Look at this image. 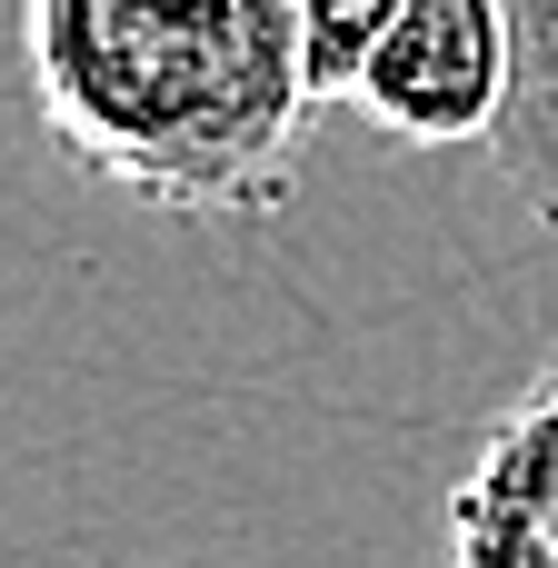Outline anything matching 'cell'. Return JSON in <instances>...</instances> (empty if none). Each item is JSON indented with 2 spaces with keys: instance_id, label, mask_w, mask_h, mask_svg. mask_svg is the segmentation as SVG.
I'll list each match as a JSON object with an SVG mask.
<instances>
[{
  "instance_id": "obj_1",
  "label": "cell",
  "mask_w": 558,
  "mask_h": 568,
  "mask_svg": "<svg viewBox=\"0 0 558 568\" xmlns=\"http://www.w3.org/2000/svg\"><path fill=\"white\" fill-rule=\"evenodd\" d=\"M20 60L60 160L170 220L280 210L319 120L300 0H20Z\"/></svg>"
},
{
  "instance_id": "obj_2",
  "label": "cell",
  "mask_w": 558,
  "mask_h": 568,
  "mask_svg": "<svg viewBox=\"0 0 558 568\" xmlns=\"http://www.w3.org/2000/svg\"><path fill=\"white\" fill-rule=\"evenodd\" d=\"M509 80H519V20H509V0H399L389 40L359 70V110L389 140L459 150V140L499 130Z\"/></svg>"
},
{
  "instance_id": "obj_3",
  "label": "cell",
  "mask_w": 558,
  "mask_h": 568,
  "mask_svg": "<svg viewBox=\"0 0 558 568\" xmlns=\"http://www.w3.org/2000/svg\"><path fill=\"white\" fill-rule=\"evenodd\" d=\"M449 568H558V349L479 429V459L449 489Z\"/></svg>"
},
{
  "instance_id": "obj_4",
  "label": "cell",
  "mask_w": 558,
  "mask_h": 568,
  "mask_svg": "<svg viewBox=\"0 0 558 568\" xmlns=\"http://www.w3.org/2000/svg\"><path fill=\"white\" fill-rule=\"evenodd\" d=\"M509 20H519V80H509L489 150L509 190L539 210V230H558V0H509Z\"/></svg>"
},
{
  "instance_id": "obj_5",
  "label": "cell",
  "mask_w": 558,
  "mask_h": 568,
  "mask_svg": "<svg viewBox=\"0 0 558 568\" xmlns=\"http://www.w3.org/2000/svg\"><path fill=\"white\" fill-rule=\"evenodd\" d=\"M389 20H399V0H300V60H310V100L319 110L359 100V70L389 40Z\"/></svg>"
}]
</instances>
